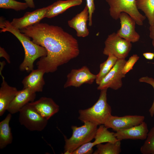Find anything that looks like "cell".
<instances>
[{
  "label": "cell",
  "instance_id": "obj_34",
  "mask_svg": "<svg viewBox=\"0 0 154 154\" xmlns=\"http://www.w3.org/2000/svg\"><path fill=\"white\" fill-rule=\"evenodd\" d=\"M0 64L1 65V67L0 68V74L1 76H2L3 75L2 74V71L3 68L5 64V62L4 61H3L1 62H0Z\"/></svg>",
  "mask_w": 154,
  "mask_h": 154
},
{
  "label": "cell",
  "instance_id": "obj_27",
  "mask_svg": "<svg viewBox=\"0 0 154 154\" xmlns=\"http://www.w3.org/2000/svg\"><path fill=\"white\" fill-rule=\"evenodd\" d=\"M139 58L137 54H134L130 57L127 61H126L122 69V72L125 75L131 70Z\"/></svg>",
  "mask_w": 154,
  "mask_h": 154
},
{
  "label": "cell",
  "instance_id": "obj_24",
  "mask_svg": "<svg viewBox=\"0 0 154 154\" xmlns=\"http://www.w3.org/2000/svg\"><path fill=\"white\" fill-rule=\"evenodd\" d=\"M121 141L118 140L113 143L107 142L96 145L97 149L94 154H119L121 152Z\"/></svg>",
  "mask_w": 154,
  "mask_h": 154
},
{
  "label": "cell",
  "instance_id": "obj_21",
  "mask_svg": "<svg viewBox=\"0 0 154 154\" xmlns=\"http://www.w3.org/2000/svg\"><path fill=\"white\" fill-rule=\"evenodd\" d=\"M11 114H8L5 118L0 122V149L5 147L11 144L13 136L9 123L12 117Z\"/></svg>",
  "mask_w": 154,
  "mask_h": 154
},
{
  "label": "cell",
  "instance_id": "obj_28",
  "mask_svg": "<svg viewBox=\"0 0 154 154\" xmlns=\"http://www.w3.org/2000/svg\"><path fill=\"white\" fill-rule=\"evenodd\" d=\"M140 82H145L150 84L153 88L154 90V79L148 76L143 77L139 79ZM150 114L151 117L154 115V100L153 103L149 110Z\"/></svg>",
  "mask_w": 154,
  "mask_h": 154
},
{
  "label": "cell",
  "instance_id": "obj_31",
  "mask_svg": "<svg viewBox=\"0 0 154 154\" xmlns=\"http://www.w3.org/2000/svg\"><path fill=\"white\" fill-rule=\"evenodd\" d=\"M149 31V37L152 40V44L154 48V24L150 25Z\"/></svg>",
  "mask_w": 154,
  "mask_h": 154
},
{
  "label": "cell",
  "instance_id": "obj_32",
  "mask_svg": "<svg viewBox=\"0 0 154 154\" xmlns=\"http://www.w3.org/2000/svg\"><path fill=\"white\" fill-rule=\"evenodd\" d=\"M143 56L146 59L151 60L154 58V53L151 52H146L143 54Z\"/></svg>",
  "mask_w": 154,
  "mask_h": 154
},
{
  "label": "cell",
  "instance_id": "obj_9",
  "mask_svg": "<svg viewBox=\"0 0 154 154\" xmlns=\"http://www.w3.org/2000/svg\"><path fill=\"white\" fill-rule=\"evenodd\" d=\"M114 133L109 131L104 125H100L97 129L94 141L83 145L72 154H92L93 151L92 148L95 145L105 142L115 143L119 140L115 137Z\"/></svg>",
  "mask_w": 154,
  "mask_h": 154
},
{
  "label": "cell",
  "instance_id": "obj_22",
  "mask_svg": "<svg viewBox=\"0 0 154 154\" xmlns=\"http://www.w3.org/2000/svg\"><path fill=\"white\" fill-rule=\"evenodd\" d=\"M136 5L139 10L144 13L150 25L154 24V0H136Z\"/></svg>",
  "mask_w": 154,
  "mask_h": 154
},
{
  "label": "cell",
  "instance_id": "obj_3",
  "mask_svg": "<svg viewBox=\"0 0 154 154\" xmlns=\"http://www.w3.org/2000/svg\"><path fill=\"white\" fill-rule=\"evenodd\" d=\"M107 89L101 90L99 97L91 107L79 110L78 119L84 123L90 122L99 125H104L112 115V109L107 102Z\"/></svg>",
  "mask_w": 154,
  "mask_h": 154
},
{
  "label": "cell",
  "instance_id": "obj_29",
  "mask_svg": "<svg viewBox=\"0 0 154 154\" xmlns=\"http://www.w3.org/2000/svg\"><path fill=\"white\" fill-rule=\"evenodd\" d=\"M86 4L89 12L88 25L91 26L92 24V16L95 9L94 0H86Z\"/></svg>",
  "mask_w": 154,
  "mask_h": 154
},
{
  "label": "cell",
  "instance_id": "obj_4",
  "mask_svg": "<svg viewBox=\"0 0 154 154\" xmlns=\"http://www.w3.org/2000/svg\"><path fill=\"white\" fill-rule=\"evenodd\" d=\"M84 123V124L80 127L72 126V133L69 138L64 136V154H72L81 146L94 138L98 125L89 121Z\"/></svg>",
  "mask_w": 154,
  "mask_h": 154
},
{
  "label": "cell",
  "instance_id": "obj_20",
  "mask_svg": "<svg viewBox=\"0 0 154 154\" xmlns=\"http://www.w3.org/2000/svg\"><path fill=\"white\" fill-rule=\"evenodd\" d=\"M82 0H60L48 6L45 17L51 18L61 14L70 8L80 5Z\"/></svg>",
  "mask_w": 154,
  "mask_h": 154
},
{
  "label": "cell",
  "instance_id": "obj_14",
  "mask_svg": "<svg viewBox=\"0 0 154 154\" xmlns=\"http://www.w3.org/2000/svg\"><path fill=\"white\" fill-rule=\"evenodd\" d=\"M29 104L42 116L48 120L59 110V106L50 98L42 97Z\"/></svg>",
  "mask_w": 154,
  "mask_h": 154
},
{
  "label": "cell",
  "instance_id": "obj_11",
  "mask_svg": "<svg viewBox=\"0 0 154 154\" xmlns=\"http://www.w3.org/2000/svg\"><path fill=\"white\" fill-rule=\"evenodd\" d=\"M145 117L139 115H127L123 116H113L109 117L104 125L106 128L113 130L126 129L138 125L144 121Z\"/></svg>",
  "mask_w": 154,
  "mask_h": 154
},
{
  "label": "cell",
  "instance_id": "obj_30",
  "mask_svg": "<svg viewBox=\"0 0 154 154\" xmlns=\"http://www.w3.org/2000/svg\"><path fill=\"white\" fill-rule=\"evenodd\" d=\"M0 57H3L9 64L11 63L10 57L4 48L0 47Z\"/></svg>",
  "mask_w": 154,
  "mask_h": 154
},
{
  "label": "cell",
  "instance_id": "obj_5",
  "mask_svg": "<svg viewBox=\"0 0 154 154\" xmlns=\"http://www.w3.org/2000/svg\"><path fill=\"white\" fill-rule=\"evenodd\" d=\"M109 6V13L113 19H119L120 14L125 13L135 21L138 25H143L146 17L139 11L136 5V0H105Z\"/></svg>",
  "mask_w": 154,
  "mask_h": 154
},
{
  "label": "cell",
  "instance_id": "obj_12",
  "mask_svg": "<svg viewBox=\"0 0 154 154\" xmlns=\"http://www.w3.org/2000/svg\"><path fill=\"white\" fill-rule=\"evenodd\" d=\"M121 27L116 33L121 37L131 43L138 41L140 38L139 34L135 30V21L125 13H121L119 16Z\"/></svg>",
  "mask_w": 154,
  "mask_h": 154
},
{
  "label": "cell",
  "instance_id": "obj_25",
  "mask_svg": "<svg viewBox=\"0 0 154 154\" xmlns=\"http://www.w3.org/2000/svg\"><path fill=\"white\" fill-rule=\"evenodd\" d=\"M140 151L143 154H154V126L149 131Z\"/></svg>",
  "mask_w": 154,
  "mask_h": 154
},
{
  "label": "cell",
  "instance_id": "obj_26",
  "mask_svg": "<svg viewBox=\"0 0 154 154\" xmlns=\"http://www.w3.org/2000/svg\"><path fill=\"white\" fill-rule=\"evenodd\" d=\"M28 7L27 4L15 0H0V8L11 9L16 11L26 9Z\"/></svg>",
  "mask_w": 154,
  "mask_h": 154
},
{
  "label": "cell",
  "instance_id": "obj_17",
  "mask_svg": "<svg viewBox=\"0 0 154 154\" xmlns=\"http://www.w3.org/2000/svg\"><path fill=\"white\" fill-rule=\"evenodd\" d=\"M149 132L147 123L144 121L129 128L116 131L114 135L119 140L123 139H145Z\"/></svg>",
  "mask_w": 154,
  "mask_h": 154
},
{
  "label": "cell",
  "instance_id": "obj_10",
  "mask_svg": "<svg viewBox=\"0 0 154 154\" xmlns=\"http://www.w3.org/2000/svg\"><path fill=\"white\" fill-rule=\"evenodd\" d=\"M96 75L92 73L84 66L78 69H72L67 76V80L64 87H79L84 84H92L96 80Z\"/></svg>",
  "mask_w": 154,
  "mask_h": 154
},
{
  "label": "cell",
  "instance_id": "obj_13",
  "mask_svg": "<svg viewBox=\"0 0 154 154\" xmlns=\"http://www.w3.org/2000/svg\"><path fill=\"white\" fill-rule=\"evenodd\" d=\"M48 7L37 9L32 12H26L23 16L14 18L10 22L14 28L21 30L27 27L40 23L45 17Z\"/></svg>",
  "mask_w": 154,
  "mask_h": 154
},
{
  "label": "cell",
  "instance_id": "obj_7",
  "mask_svg": "<svg viewBox=\"0 0 154 154\" xmlns=\"http://www.w3.org/2000/svg\"><path fill=\"white\" fill-rule=\"evenodd\" d=\"M103 54L108 56L112 55L118 59H125L132 47L131 42L114 32L108 35L105 42Z\"/></svg>",
  "mask_w": 154,
  "mask_h": 154
},
{
  "label": "cell",
  "instance_id": "obj_15",
  "mask_svg": "<svg viewBox=\"0 0 154 154\" xmlns=\"http://www.w3.org/2000/svg\"><path fill=\"white\" fill-rule=\"evenodd\" d=\"M36 96V92L29 88H23L22 90L19 91L7 110L11 114L19 112L26 105L34 101Z\"/></svg>",
  "mask_w": 154,
  "mask_h": 154
},
{
  "label": "cell",
  "instance_id": "obj_6",
  "mask_svg": "<svg viewBox=\"0 0 154 154\" xmlns=\"http://www.w3.org/2000/svg\"><path fill=\"white\" fill-rule=\"evenodd\" d=\"M20 124L29 131H40L46 126L48 120L42 116L29 104L19 111Z\"/></svg>",
  "mask_w": 154,
  "mask_h": 154
},
{
  "label": "cell",
  "instance_id": "obj_2",
  "mask_svg": "<svg viewBox=\"0 0 154 154\" xmlns=\"http://www.w3.org/2000/svg\"><path fill=\"white\" fill-rule=\"evenodd\" d=\"M0 32H9L14 35L20 42L25 52L23 60L20 64L19 70L28 72L34 69V63L38 58L45 56L47 54L46 49L31 40L30 38L22 33L20 30L13 27L10 22L2 17L0 18Z\"/></svg>",
  "mask_w": 154,
  "mask_h": 154
},
{
  "label": "cell",
  "instance_id": "obj_1",
  "mask_svg": "<svg viewBox=\"0 0 154 154\" xmlns=\"http://www.w3.org/2000/svg\"><path fill=\"white\" fill-rule=\"evenodd\" d=\"M20 31L46 50V56L40 58L36 64L37 68L45 73L55 72L80 54L77 40L61 27L39 23Z\"/></svg>",
  "mask_w": 154,
  "mask_h": 154
},
{
  "label": "cell",
  "instance_id": "obj_23",
  "mask_svg": "<svg viewBox=\"0 0 154 154\" xmlns=\"http://www.w3.org/2000/svg\"><path fill=\"white\" fill-rule=\"evenodd\" d=\"M108 56L107 60L100 64L99 72L96 75L95 81L98 85L112 68L118 60L113 55H110Z\"/></svg>",
  "mask_w": 154,
  "mask_h": 154
},
{
  "label": "cell",
  "instance_id": "obj_8",
  "mask_svg": "<svg viewBox=\"0 0 154 154\" xmlns=\"http://www.w3.org/2000/svg\"><path fill=\"white\" fill-rule=\"evenodd\" d=\"M126 61L125 59H118L112 68L102 80L97 89L101 90L110 88L117 90L121 88L122 85V79L125 76L122 70Z\"/></svg>",
  "mask_w": 154,
  "mask_h": 154
},
{
  "label": "cell",
  "instance_id": "obj_16",
  "mask_svg": "<svg viewBox=\"0 0 154 154\" xmlns=\"http://www.w3.org/2000/svg\"><path fill=\"white\" fill-rule=\"evenodd\" d=\"M89 12L86 5L83 10L68 21V25L74 29L79 37H85L89 35L87 23L89 20Z\"/></svg>",
  "mask_w": 154,
  "mask_h": 154
},
{
  "label": "cell",
  "instance_id": "obj_33",
  "mask_svg": "<svg viewBox=\"0 0 154 154\" xmlns=\"http://www.w3.org/2000/svg\"><path fill=\"white\" fill-rule=\"evenodd\" d=\"M25 2L27 4L28 7L34 8L35 7L34 0H25Z\"/></svg>",
  "mask_w": 154,
  "mask_h": 154
},
{
  "label": "cell",
  "instance_id": "obj_18",
  "mask_svg": "<svg viewBox=\"0 0 154 154\" xmlns=\"http://www.w3.org/2000/svg\"><path fill=\"white\" fill-rule=\"evenodd\" d=\"M45 73L44 71L38 68L33 70L22 80L23 88H29L35 92H42L45 84L43 78Z\"/></svg>",
  "mask_w": 154,
  "mask_h": 154
},
{
  "label": "cell",
  "instance_id": "obj_19",
  "mask_svg": "<svg viewBox=\"0 0 154 154\" xmlns=\"http://www.w3.org/2000/svg\"><path fill=\"white\" fill-rule=\"evenodd\" d=\"M2 82L0 88V116L4 114L9 104L19 90L14 87L9 86L3 75Z\"/></svg>",
  "mask_w": 154,
  "mask_h": 154
}]
</instances>
